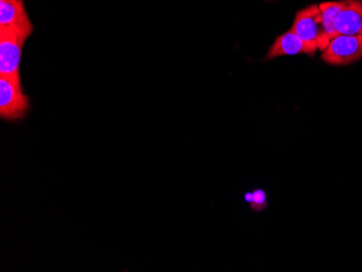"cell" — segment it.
Masks as SVG:
<instances>
[{
	"label": "cell",
	"mask_w": 362,
	"mask_h": 272,
	"mask_svg": "<svg viewBox=\"0 0 362 272\" xmlns=\"http://www.w3.org/2000/svg\"><path fill=\"white\" fill-rule=\"evenodd\" d=\"M334 30L337 35H362V0H343Z\"/></svg>",
	"instance_id": "6"
},
{
	"label": "cell",
	"mask_w": 362,
	"mask_h": 272,
	"mask_svg": "<svg viewBox=\"0 0 362 272\" xmlns=\"http://www.w3.org/2000/svg\"><path fill=\"white\" fill-rule=\"evenodd\" d=\"M291 30L315 52L318 49L323 52L330 42V40L325 35L319 5L308 6L300 10L295 16Z\"/></svg>",
	"instance_id": "2"
},
{
	"label": "cell",
	"mask_w": 362,
	"mask_h": 272,
	"mask_svg": "<svg viewBox=\"0 0 362 272\" xmlns=\"http://www.w3.org/2000/svg\"><path fill=\"white\" fill-rule=\"evenodd\" d=\"M25 42L14 30L0 28V75L21 79L20 66Z\"/></svg>",
	"instance_id": "4"
},
{
	"label": "cell",
	"mask_w": 362,
	"mask_h": 272,
	"mask_svg": "<svg viewBox=\"0 0 362 272\" xmlns=\"http://www.w3.org/2000/svg\"><path fill=\"white\" fill-rule=\"evenodd\" d=\"M30 109V97L24 91L21 79L0 75V119L8 123L22 121Z\"/></svg>",
	"instance_id": "1"
},
{
	"label": "cell",
	"mask_w": 362,
	"mask_h": 272,
	"mask_svg": "<svg viewBox=\"0 0 362 272\" xmlns=\"http://www.w3.org/2000/svg\"><path fill=\"white\" fill-rule=\"evenodd\" d=\"M244 200L249 203L250 207L254 212H262L268 206V196L265 190L256 189L252 192H247L244 196Z\"/></svg>",
	"instance_id": "9"
},
{
	"label": "cell",
	"mask_w": 362,
	"mask_h": 272,
	"mask_svg": "<svg viewBox=\"0 0 362 272\" xmlns=\"http://www.w3.org/2000/svg\"><path fill=\"white\" fill-rule=\"evenodd\" d=\"M341 7H343V0L341 1H327V3L319 4L325 35L330 40L337 36L334 30V22L337 14L341 11Z\"/></svg>",
	"instance_id": "8"
},
{
	"label": "cell",
	"mask_w": 362,
	"mask_h": 272,
	"mask_svg": "<svg viewBox=\"0 0 362 272\" xmlns=\"http://www.w3.org/2000/svg\"><path fill=\"white\" fill-rule=\"evenodd\" d=\"M308 54L314 57L315 52L311 47H309L304 40H300L292 30H288L286 33L278 36L274 44L268 50L265 60H272L279 57L295 56V54Z\"/></svg>",
	"instance_id": "7"
},
{
	"label": "cell",
	"mask_w": 362,
	"mask_h": 272,
	"mask_svg": "<svg viewBox=\"0 0 362 272\" xmlns=\"http://www.w3.org/2000/svg\"><path fill=\"white\" fill-rule=\"evenodd\" d=\"M321 59L335 66H349L362 59V35H337L322 52Z\"/></svg>",
	"instance_id": "3"
},
{
	"label": "cell",
	"mask_w": 362,
	"mask_h": 272,
	"mask_svg": "<svg viewBox=\"0 0 362 272\" xmlns=\"http://www.w3.org/2000/svg\"><path fill=\"white\" fill-rule=\"evenodd\" d=\"M0 28L14 30L24 40L32 35L34 25L28 17L24 0H0Z\"/></svg>",
	"instance_id": "5"
}]
</instances>
